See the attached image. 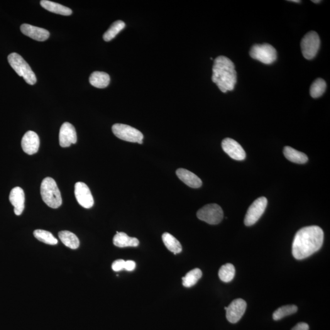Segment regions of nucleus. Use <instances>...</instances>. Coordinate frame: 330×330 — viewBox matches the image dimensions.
I'll list each match as a JSON object with an SVG mask.
<instances>
[{"label": "nucleus", "instance_id": "obj_1", "mask_svg": "<svg viewBox=\"0 0 330 330\" xmlns=\"http://www.w3.org/2000/svg\"><path fill=\"white\" fill-rule=\"evenodd\" d=\"M324 237V231L319 226L303 227L297 232L293 239V256L298 260H302L311 256L321 248Z\"/></svg>", "mask_w": 330, "mask_h": 330}, {"label": "nucleus", "instance_id": "obj_2", "mask_svg": "<svg viewBox=\"0 0 330 330\" xmlns=\"http://www.w3.org/2000/svg\"><path fill=\"white\" fill-rule=\"evenodd\" d=\"M212 82L222 92L234 89L237 82V73L233 62L224 56H220L214 60Z\"/></svg>", "mask_w": 330, "mask_h": 330}, {"label": "nucleus", "instance_id": "obj_3", "mask_svg": "<svg viewBox=\"0 0 330 330\" xmlns=\"http://www.w3.org/2000/svg\"><path fill=\"white\" fill-rule=\"evenodd\" d=\"M41 195L44 202L52 209H57L62 204L60 191L52 178L46 177L42 182Z\"/></svg>", "mask_w": 330, "mask_h": 330}, {"label": "nucleus", "instance_id": "obj_4", "mask_svg": "<svg viewBox=\"0 0 330 330\" xmlns=\"http://www.w3.org/2000/svg\"><path fill=\"white\" fill-rule=\"evenodd\" d=\"M7 59L11 67L16 71L20 77H23L24 81L29 85L35 84L37 82L35 73L22 56L18 53H12L10 54Z\"/></svg>", "mask_w": 330, "mask_h": 330}, {"label": "nucleus", "instance_id": "obj_5", "mask_svg": "<svg viewBox=\"0 0 330 330\" xmlns=\"http://www.w3.org/2000/svg\"><path fill=\"white\" fill-rule=\"evenodd\" d=\"M249 55L252 58L265 65H271L277 58L276 49L268 44H256L252 46Z\"/></svg>", "mask_w": 330, "mask_h": 330}, {"label": "nucleus", "instance_id": "obj_6", "mask_svg": "<svg viewBox=\"0 0 330 330\" xmlns=\"http://www.w3.org/2000/svg\"><path fill=\"white\" fill-rule=\"evenodd\" d=\"M112 133L122 140L143 144V134L133 127L126 124H115L112 127Z\"/></svg>", "mask_w": 330, "mask_h": 330}, {"label": "nucleus", "instance_id": "obj_7", "mask_svg": "<svg viewBox=\"0 0 330 330\" xmlns=\"http://www.w3.org/2000/svg\"><path fill=\"white\" fill-rule=\"evenodd\" d=\"M320 45L319 36L316 32H309L303 37L301 41V49L303 56L307 60H312L317 55Z\"/></svg>", "mask_w": 330, "mask_h": 330}, {"label": "nucleus", "instance_id": "obj_8", "mask_svg": "<svg viewBox=\"0 0 330 330\" xmlns=\"http://www.w3.org/2000/svg\"><path fill=\"white\" fill-rule=\"evenodd\" d=\"M198 219L209 224H218L223 219V211L221 207L217 204H210L198 210Z\"/></svg>", "mask_w": 330, "mask_h": 330}, {"label": "nucleus", "instance_id": "obj_9", "mask_svg": "<svg viewBox=\"0 0 330 330\" xmlns=\"http://www.w3.org/2000/svg\"><path fill=\"white\" fill-rule=\"evenodd\" d=\"M266 205L267 199L265 197L259 198L254 200L246 212L244 220V224L250 226L255 224L265 212Z\"/></svg>", "mask_w": 330, "mask_h": 330}, {"label": "nucleus", "instance_id": "obj_10", "mask_svg": "<svg viewBox=\"0 0 330 330\" xmlns=\"http://www.w3.org/2000/svg\"><path fill=\"white\" fill-rule=\"evenodd\" d=\"M246 306L245 301L241 298L232 301L228 307L224 308L227 320L232 324L238 322L245 312Z\"/></svg>", "mask_w": 330, "mask_h": 330}, {"label": "nucleus", "instance_id": "obj_11", "mask_svg": "<svg viewBox=\"0 0 330 330\" xmlns=\"http://www.w3.org/2000/svg\"><path fill=\"white\" fill-rule=\"evenodd\" d=\"M75 196L78 204L85 209H90L94 205V198L87 184L77 182L75 185Z\"/></svg>", "mask_w": 330, "mask_h": 330}, {"label": "nucleus", "instance_id": "obj_12", "mask_svg": "<svg viewBox=\"0 0 330 330\" xmlns=\"http://www.w3.org/2000/svg\"><path fill=\"white\" fill-rule=\"evenodd\" d=\"M222 148L230 157L236 160H243L246 158V153L241 144L234 139L225 138L221 143Z\"/></svg>", "mask_w": 330, "mask_h": 330}, {"label": "nucleus", "instance_id": "obj_13", "mask_svg": "<svg viewBox=\"0 0 330 330\" xmlns=\"http://www.w3.org/2000/svg\"><path fill=\"white\" fill-rule=\"evenodd\" d=\"M59 141L62 148H67L77 143V136L75 127L69 122H65L61 127Z\"/></svg>", "mask_w": 330, "mask_h": 330}, {"label": "nucleus", "instance_id": "obj_14", "mask_svg": "<svg viewBox=\"0 0 330 330\" xmlns=\"http://www.w3.org/2000/svg\"><path fill=\"white\" fill-rule=\"evenodd\" d=\"M40 139L38 134L33 131L27 132L22 139V148L24 153L28 155H33L38 153Z\"/></svg>", "mask_w": 330, "mask_h": 330}, {"label": "nucleus", "instance_id": "obj_15", "mask_svg": "<svg viewBox=\"0 0 330 330\" xmlns=\"http://www.w3.org/2000/svg\"><path fill=\"white\" fill-rule=\"evenodd\" d=\"M9 200L14 207V213L16 215H21L24 209V193L23 189L16 187L12 189L9 195Z\"/></svg>", "mask_w": 330, "mask_h": 330}, {"label": "nucleus", "instance_id": "obj_16", "mask_svg": "<svg viewBox=\"0 0 330 330\" xmlns=\"http://www.w3.org/2000/svg\"><path fill=\"white\" fill-rule=\"evenodd\" d=\"M21 30L24 35L38 41H45L50 36V33L46 29L29 24H22Z\"/></svg>", "mask_w": 330, "mask_h": 330}, {"label": "nucleus", "instance_id": "obj_17", "mask_svg": "<svg viewBox=\"0 0 330 330\" xmlns=\"http://www.w3.org/2000/svg\"><path fill=\"white\" fill-rule=\"evenodd\" d=\"M176 175L185 184L191 188H198L201 187L202 182L200 178L194 173L185 169L179 168L176 171Z\"/></svg>", "mask_w": 330, "mask_h": 330}, {"label": "nucleus", "instance_id": "obj_18", "mask_svg": "<svg viewBox=\"0 0 330 330\" xmlns=\"http://www.w3.org/2000/svg\"><path fill=\"white\" fill-rule=\"evenodd\" d=\"M139 241L135 237H131L124 232H117L113 238V244L119 248L136 247L139 245Z\"/></svg>", "mask_w": 330, "mask_h": 330}, {"label": "nucleus", "instance_id": "obj_19", "mask_svg": "<svg viewBox=\"0 0 330 330\" xmlns=\"http://www.w3.org/2000/svg\"><path fill=\"white\" fill-rule=\"evenodd\" d=\"M40 3L43 8L53 12V13L63 15V16H70L72 14V10L68 7L56 3L55 2L48 1V0H43Z\"/></svg>", "mask_w": 330, "mask_h": 330}, {"label": "nucleus", "instance_id": "obj_20", "mask_svg": "<svg viewBox=\"0 0 330 330\" xmlns=\"http://www.w3.org/2000/svg\"><path fill=\"white\" fill-rule=\"evenodd\" d=\"M110 75L104 72L95 71L89 77L90 84L97 88H106L110 84Z\"/></svg>", "mask_w": 330, "mask_h": 330}, {"label": "nucleus", "instance_id": "obj_21", "mask_svg": "<svg viewBox=\"0 0 330 330\" xmlns=\"http://www.w3.org/2000/svg\"><path fill=\"white\" fill-rule=\"evenodd\" d=\"M283 153L286 158L293 163L304 164L308 160V156L305 154L295 150L290 146H286Z\"/></svg>", "mask_w": 330, "mask_h": 330}, {"label": "nucleus", "instance_id": "obj_22", "mask_svg": "<svg viewBox=\"0 0 330 330\" xmlns=\"http://www.w3.org/2000/svg\"><path fill=\"white\" fill-rule=\"evenodd\" d=\"M59 238L63 244L70 249H77L80 246V241L76 235L68 231L59 232Z\"/></svg>", "mask_w": 330, "mask_h": 330}, {"label": "nucleus", "instance_id": "obj_23", "mask_svg": "<svg viewBox=\"0 0 330 330\" xmlns=\"http://www.w3.org/2000/svg\"><path fill=\"white\" fill-rule=\"evenodd\" d=\"M162 240L166 248L174 254L180 253L182 251V245L173 235L165 232L162 235Z\"/></svg>", "mask_w": 330, "mask_h": 330}, {"label": "nucleus", "instance_id": "obj_24", "mask_svg": "<svg viewBox=\"0 0 330 330\" xmlns=\"http://www.w3.org/2000/svg\"><path fill=\"white\" fill-rule=\"evenodd\" d=\"M202 273L199 268H195L187 273L182 278L183 286L185 287H191L195 286L202 277Z\"/></svg>", "mask_w": 330, "mask_h": 330}, {"label": "nucleus", "instance_id": "obj_25", "mask_svg": "<svg viewBox=\"0 0 330 330\" xmlns=\"http://www.w3.org/2000/svg\"><path fill=\"white\" fill-rule=\"evenodd\" d=\"M125 26L126 24L123 21H117L114 22L103 36L104 40L106 42L111 41L125 28Z\"/></svg>", "mask_w": 330, "mask_h": 330}, {"label": "nucleus", "instance_id": "obj_26", "mask_svg": "<svg viewBox=\"0 0 330 330\" xmlns=\"http://www.w3.org/2000/svg\"><path fill=\"white\" fill-rule=\"evenodd\" d=\"M236 270L231 264H226L221 266L219 271V276L222 282L229 283L233 280Z\"/></svg>", "mask_w": 330, "mask_h": 330}, {"label": "nucleus", "instance_id": "obj_27", "mask_svg": "<svg viewBox=\"0 0 330 330\" xmlns=\"http://www.w3.org/2000/svg\"><path fill=\"white\" fill-rule=\"evenodd\" d=\"M327 88V83L322 78H317L312 83L310 88V96L313 98H319L324 94Z\"/></svg>", "mask_w": 330, "mask_h": 330}, {"label": "nucleus", "instance_id": "obj_28", "mask_svg": "<svg viewBox=\"0 0 330 330\" xmlns=\"http://www.w3.org/2000/svg\"><path fill=\"white\" fill-rule=\"evenodd\" d=\"M34 236L38 241L44 243L55 245L58 243V240L51 232L43 229H37L34 231Z\"/></svg>", "mask_w": 330, "mask_h": 330}, {"label": "nucleus", "instance_id": "obj_29", "mask_svg": "<svg viewBox=\"0 0 330 330\" xmlns=\"http://www.w3.org/2000/svg\"><path fill=\"white\" fill-rule=\"evenodd\" d=\"M298 308L295 305H286L278 308L273 312V319L275 320L282 319L287 315L294 314L297 311Z\"/></svg>", "mask_w": 330, "mask_h": 330}, {"label": "nucleus", "instance_id": "obj_30", "mask_svg": "<svg viewBox=\"0 0 330 330\" xmlns=\"http://www.w3.org/2000/svg\"><path fill=\"white\" fill-rule=\"evenodd\" d=\"M125 263H126V261L123 260V259H119V260L114 261L111 266L112 270L114 271H120L124 270Z\"/></svg>", "mask_w": 330, "mask_h": 330}, {"label": "nucleus", "instance_id": "obj_31", "mask_svg": "<svg viewBox=\"0 0 330 330\" xmlns=\"http://www.w3.org/2000/svg\"><path fill=\"white\" fill-rule=\"evenodd\" d=\"M136 267V263L133 261H127L125 263L124 270L128 271H132L134 270Z\"/></svg>", "mask_w": 330, "mask_h": 330}, {"label": "nucleus", "instance_id": "obj_32", "mask_svg": "<svg viewBox=\"0 0 330 330\" xmlns=\"http://www.w3.org/2000/svg\"><path fill=\"white\" fill-rule=\"evenodd\" d=\"M309 327L307 323L300 322L296 325L292 330H309Z\"/></svg>", "mask_w": 330, "mask_h": 330}, {"label": "nucleus", "instance_id": "obj_33", "mask_svg": "<svg viewBox=\"0 0 330 330\" xmlns=\"http://www.w3.org/2000/svg\"><path fill=\"white\" fill-rule=\"evenodd\" d=\"M289 1L293 2H297V3H299V2H301V1H298V0H291V1Z\"/></svg>", "mask_w": 330, "mask_h": 330}, {"label": "nucleus", "instance_id": "obj_34", "mask_svg": "<svg viewBox=\"0 0 330 330\" xmlns=\"http://www.w3.org/2000/svg\"><path fill=\"white\" fill-rule=\"evenodd\" d=\"M312 1L313 2H314V3H319L320 2H321V1H315V0H314V1Z\"/></svg>", "mask_w": 330, "mask_h": 330}]
</instances>
